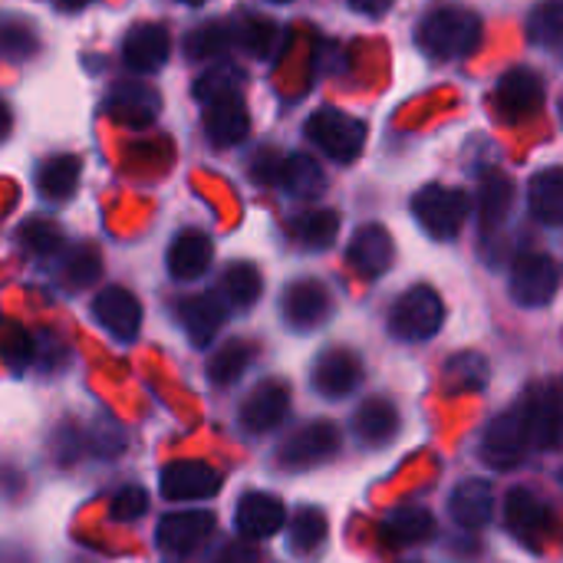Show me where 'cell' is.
<instances>
[{
	"instance_id": "1",
	"label": "cell",
	"mask_w": 563,
	"mask_h": 563,
	"mask_svg": "<svg viewBox=\"0 0 563 563\" xmlns=\"http://www.w3.org/2000/svg\"><path fill=\"white\" fill-rule=\"evenodd\" d=\"M419 46L432 59H465L482 46V16L462 3H435L419 20Z\"/></svg>"
},
{
	"instance_id": "2",
	"label": "cell",
	"mask_w": 563,
	"mask_h": 563,
	"mask_svg": "<svg viewBox=\"0 0 563 563\" xmlns=\"http://www.w3.org/2000/svg\"><path fill=\"white\" fill-rule=\"evenodd\" d=\"M442 320H445V303L439 290L419 284V287H409L396 300L389 313V333L402 343H422L442 330Z\"/></svg>"
},
{
	"instance_id": "3",
	"label": "cell",
	"mask_w": 563,
	"mask_h": 563,
	"mask_svg": "<svg viewBox=\"0 0 563 563\" xmlns=\"http://www.w3.org/2000/svg\"><path fill=\"white\" fill-rule=\"evenodd\" d=\"M468 195L445 185H426L412 198V214L422 224V231L435 241H452L462 224L468 221Z\"/></svg>"
},
{
	"instance_id": "4",
	"label": "cell",
	"mask_w": 563,
	"mask_h": 563,
	"mask_svg": "<svg viewBox=\"0 0 563 563\" xmlns=\"http://www.w3.org/2000/svg\"><path fill=\"white\" fill-rule=\"evenodd\" d=\"M307 139L333 162H353L366 145V125L340 109H317L307 119Z\"/></svg>"
},
{
	"instance_id": "5",
	"label": "cell",
	"mask_w": 563,
	"mask_h": 563,
	"mask_svg": "<svg viewBox=\"0 0 563 563\" xmlns=\"http://www.w3.org/2000/svg\"><path fill=\"white\" fill-rule=\"evenodd\" d=\"M528 445H531L528 412H525V406H518V409H511V412L498 416V419L485 429L482 445H478V455H482V462H485V465H492V468L505 472V468L521 465V459H525Z\"/></svg>"
},
{
	"instance_id": "6",
	"label": "cell",
	"mask_w": 563,
	"mask_h": 563,
	"mask_svg": "<svg viewBox=\"0 0 563 563\" xmlns=\"http://www.w3.org/2000/svg\"><path fill=\"white\" fill-rule=\"evenodd\" d=\"M511 297L521 307H548L561 287V267L551 254H521L511 267Z\"/></svg>"
},
{
	"instance_id": "7",
	"label": "cell",
	"mask_w": 563,
	"mask_h": 563,
	"mask_svg": "<svg viewBox=\"0 0 563 563\" xmlns=\"http://www.w3.org/2000/svg\"><path fill=\"white\" fill-rule=\"evenodd\" d=\"M340 449V429L333 422H310L297 429L277 452V465L284 472H310L330 462Z\"/></svg>"
},
{
	"instance_id": "8",
	"label": "cell",
	"mask_w": 563,
	"mask_h": 563,
	"mask_svg": "<svg viewBox=\"0 0 563 563\" xmlns=\"http://www.w3.org/2000/svg\"><path fill=\"white\" fill-rule=\"evenodd\" d=\"M330 307H333L330 290L313 277L294 280L284 290V300H280V313H284L287 327L297 330V333H310L313 327H320L330 317Z\"/></svg>"
},
{
	"instance_id": "9",
	"label": "cell",
	"mask_w": 563,
	"mask_h": 563,
	"mask_svg": "<svg viewBox=\"0 0 563 563\" xmlns=\"http://www.w3.org/2000/svg\"><path fill=\"white\" fill-rule=\"evenodd\" d=\"M106 109L122 125L148 129L158 119V112H162V96L148 82H142V79H119L109 89Z\"/></svg>"
},
{
	"instance_id": "10",
	"label": "cell",
	"mask_w": 563,
	"mask_h": 563,
	"mask_svg": "<svg viewBox=\"0 0 563 563\" xmlns=\"http://www.w3.org/2000/svg\"><path fill=\"white\" fill-rule=\"evenodd\" d=\"M498 109L505 119L511 122H525V119H534L541 109H544V82L534 69H508L498 82Z\"/></svg>"
},
{
	"instance_id": "11",
	"label": "cell",
	"mask_w": 563,
	"mask_h": 563,
	"mask_svg": "<svg viewBox=\"0 0 563 563\" xmlns=\"http://www.w3.org/2000/svg\"><path fill=\"white\" fill-rule=\"evenodd\" d=\"M393 257H396V244H393V234H389L383 224H363V228L350 238L346 261H350V267H353L363 280L383 277V274L393 267Z\"/></svg>"
},
{
	"instance_id": "12",
	"label": "cell",
	"mask_w": 563,
	"mask_h": 563,
	"mask_svg": "<svg viewBox=\"0 0 563 563\" xmlns=\"http://www.w3.org/2000/svg\"><path fill=\"white\" fill-rule=\"evenodd\" d=\"M92 317L99 320V327H106L119 343H132L139 336L142 327V303L135 294H129L125 287H106L96 294L92 300Z\"/></svg>"
},
{
	"instance_id": "13",
	"label": "cell",
	"mask_w": 563,
	"mask_h": 563,
	"mask_svg": "<svg viewBox=\"0 0 563 563\" xmlns=\"http://www.w3.org/2000/svg\"><path fill=\"white\" fill-rule=\"evenodd\" d=\"M221 492V475L205 462H172L162 468V495L168 501H205Z\"/></svg>"
},
{
	"instance_id": "14",
	"label": "cell",
	"mask_w": 563,
	"mask_h": 563,
	"mask_svg": "<svg viewBox=\"0 0 563 563\" xmlns=\"http://www.w3.org/2000/svg\"><path fill=\"white\" fill-rule=\"evenodd\" d=\"M505 525L525 548L541 551V544L551 531V511L541 498L518 488L505 498Z\"/></svg>"
},
{
	"instance_id": "15",
	"label": "cell",
	"mask_w": 563,
	"mask_h": 563,
	"mask_svg": "<svg viewBox=\"0 0 563 563\" xmlns=\"http://www.w3.org/2000/svg\"><path fill=\"white\" fill-rule=\"evenodd\" d=\"M172 33L165 23H139L122 40V59L132 73H155L168 63Z\"/></svg>"
},
{
	"instance_id": "16",
	"label": "cell",
	"mask_w": 563,
	"mask_h": 563,
	"mask_svg": "<svg viewBox=\"0 0 563 563\" xmlns=\"http://www.w3.org/2000/svg\"><path fill=\"white\" fill-rule=\"evenodd\" d=\"M360 379H363V363L353 350H343V346L327 350L313 366V389L323 399L350 396L360 386Z\"/></svg>"
},
{
	"instance_id": "17",
	"label": "cell",
	"mask_w": 563,
	"mask_h": 563,
	"mask_svg": "<svg viewBox=\"0 0 563 563\" xmlns=\"http://www.w3.org/2000/svg\"><path fill=\"white\" fill-rule=\"evenodd\" d=\"M287 406H290V389L280 379H267V383H261L244 399V406H241V429L247 435L271 432V429H277L284 422Z\"/></svg>"
},
{
	"instance_id": "18",
	"label": "cell",
	"mask_w": 563,
	"mask_h": 563,
	"mask_svg": "<svg viewBox=\"0 0 563 563\" xmlns=\"http://www.w3.org/2000/svg\"><path fill=\"white\" fill-rule=\"evenodd\" d=\"M214 531V515L211 511H178V515H165L158 521V548L165 554H191L198 551Z\"/></svg>"
},
{
	"instance_id": "19",
	"label": "cell",
	"mask_w": 563,
	"mask_h": 563,
	"mask_svg": "<svg viewBox=\"0 0 563 563\" xmlns=\"http://www.w3.org/2000/svg\"><path fill=\"white\" fill-rule=\"evenodd\" d=\"M247 129H251V115L238 92L221 96L205 106V135L211 139V145L231 148L247 139Z\"/></svg>"
},
{
	"instance_id": "20",
	"label": "cell",
	"mask_w": 563,
	"mask_h": 563,
	"mask_svg": "<svg viewBox=\"0 0 563 563\" xmlns=\"http://www.w3.org/2000/svg\"><path fill=\"white\" fill-rule=\"evenodd\" d=\"M178 317H181V327H185L191 346L195 350H208L211 340L218 336V330L224 327L228 300H221L218 294H198V297H188L178 307Z\"/></svg>"
},
{
	"instance_id": "21",
	"label": "cell",
	"mask_w": 563,
	"mask_h": 563,
	"mask_svg": "<svg viewBox=\"0 0 563 563\" xmlns=\"http://www.w3.org/2000/svg\"><path fill=\"white\" fill-rule=\"evenodd\" d=\"M284 521H287L284 501L267 492H247L234 511V525L244 538H271L284 528Z\"/></svg>"
},
{
	"instance_id": "22",
	"label": "cell",
	"mask_w": 563,
	"mask_h": 563,
	"mask_svg": "<svg viewBox=\"0 0 563 563\" xmlns=\"http://www.w3.org/2000/svg\"><path fill=\"white\" fill-rule=\"evenodd\" d=\"M353 432L366 449H386L399 435V412L389 399L373 396L353 416Z\"/></svg>"
},
{
	"instance_id": "23",
	"label": "cell",
	"mask_w": 563,
	"mask_h": 563,
	"mask_svg": "<svg viewBox=\"0 0 563 563\" xmlns=\"http://www.w3.org/2000/svg\"><path fill=\"white\" fill-rule=\"evenodd\" d=\"M449 511H452V521H455L459 528H465V531H482V528L495 518V495H492V485L482 482V478L462 482V485L452 492Z\"/></svg>"
},
{
	"instance_id": "24",
	"label": "cell",
	"mask_w": 563,
	"mask_h": 563,
	"mask_svg": "<svg viewBox=\"0 0 563 563\" xmlns=\"http://www.w3.org/2000/svg\"><path fill=\"white\" fill-rule=\"evenodd\" d=\"M214 261V247H211V238L201 234V231H181L172 247H168V274L175 280H198Z\"/></svg>"
},
{
	"instance_id": "25",
	"label": "cell",
	"mask_w": 563,
	"mask_h": 563,
	"mask_svg": "<svg viewBox=\"0 0 563 563\" xmlns=\"http://www.w3.org/2000/svg\"><path fill=\"white\" fill-rule=\"evenodd\" d=\"M528 412V429H531V445L538 449H554L563 439V409L554 393L534 389L525 402Z\"/></svg>"
},
{
	"instance_id": "26",
	"label": "cell",
	"mask_w": 563,
	"mask_h": 563,
	"mask_svg": "<svg viewBox=\"0 0 563 563\" xmlns=\"http://www.w3.org/2000/svg\"><path fill=\"white\" fill-rule=\"evenodd\" d=\"M274 185H280V188H284L287 195H294V198L310 201V198L323 195L327 175H323V168H320L317 158L297 152V155L280 158V168H277V181H274Z\"/></svg>"
},
{
	"instance_id": "27",
	"label": "cell",
	"mask_w": 563,
	"mask_h": 563,
	"mask_svg": "<svg viewBox=\"0 0 563 563\" xmlns=\"http://www.w3.org/2000/svg\"><path fill=\"white\" fill-rule=\"evenodd\" d=\"M511 205H515L511 178L501 175V172H485L482 185H478V221H482V231L485 234L498 231L508 221Z\"/></svg>"
},
{
	"instance_id": "28",
	"label": "cell",
	"mask_w": 563,
	"mask_h": 563,
	"mask_svg": "<svg viewBox=\"0 0 563 563\" xmlns=\"http://www.w3.org/2000/svg\"><path fill=\"white\" fill-rule=\"evenodd\" d=\"M435 538V518L426 508H402L383 525L386 548H416Z\"/></svg>"
},
{
	"instance_id": "29",
	"label": "cell",
	"mask_w": 563,
	"mask_h": 563,
	"mask_svg": "<svg viewBox=\"0 0 563 563\" xmlns=\"http://www.w3.org/2000/svg\"><path fill=\"white\" fill-rule=\"evenodd\" d=\"M528 205L541 224L563 228V168H544L531 178Z\"/></svg>"
},
{
	"instance_id": "30",
	"label": "cell",
	"mask_w": 563,
	"mask_h": 563,
	"mask_svg": "<svg viewBox=\"0 0 563 563\" xmlns=\"http://www.w3.org/2000/svg\"><path fill=\"white\" fill-rule=\"evenodd\" d=\"M79 158L76 155H53L36 172V188L46 201H69L79 185Z\"/></svg>"
},
{
	"instance_id": "31",
	"label": "cell",
	"mask_w": 563,
	"mask_h": 563,
	"mask_svg": "<svg viewBox=\"0 0 563 563\" xmlns=\"http://www.w3.org/2000/svg\"><path fill=\"white\" fill-rule=\"evenodd\" d=\"M261 290H264V280L251 261H238L221 274V297L234 310H251L261 300Z\"/></svg>"
},
{
	"instance_id": "32",
	"label": "cell",
	"mask_w": 563,
	"mask_h": 563,
	"mask_svg": "<svg viewBox=\"0 0 563 563\" xmlns=\"http://www.w3.org/2000/svg\"><path fill=\"white\" fill-rule=\"evenodd\" d=\"M294 238L310 247V251H323L336 241L340 234V214L330 211V208H317V211H307V214H297L294 218Z\"/></svg>"
},
{
	"instance_id": "33",
	"label": "cell",
	"mask_w": 563,
	"mask_h": 563,
	"mask_svg": "<svg viewBox=\"0 0 563 563\" xmlns=\"http://www.w3.org/2000/svg\"><path fill=\"white\" fill-rule=\"evenodd\" d=\"M327 531H330V525H327V515L320 508H310V505L297 508L290 518V551L300 558L320 551L327 541Z\"/></svg>"
},
{
	"instance_id": "34",
	"label": "cell",
	"mask_w": 563,
	"mask_h": 563,
	"mask_svg": "<svg viewBox=\"0 0 563 563\" xmlns=\"http://www.w3.org/2000/svg\"><path fill=\"white\" fill-rule=\"evenodd\" d=\"M251 360H254V346L251 343H244V340H231V343H224L214 356H211V363H208V379L214 383V386H234L244 373H247V366H251Z\"/></svg>"
},
{
	"instance_id": "35",
	"label": "cell",
	"mask_w": 563,
	"mask_h": 563,
	"mask_svg": "<svg viewBox=\"0 0 563 563\" xmlns=\"http://www.w3.org/2000/svg\"><path fill=\"white\" fill-rule=\"evenodd\" d=\"M442 379H445V393L452 396L475 393L488 383V363L478 353H459L445 363Z\"/></svg>"
},
{
	"instance_id": "36",
	"label": "cell",
	"mask_w": 563,
	"mask_h": 563,
	"mask_svg": "<svg viewBox=\"0 0 563 563\" xmlns=\"http://www.w3.org/2000/svg\"><path fill=\"white\" fill-rule=\"evenodd\" d=\"M528 40L538 46H563V0H541L528 20Z\"/></svg>"
},
{
	"instance_id": "37",
	"label": "cell",
	"mask_w": 563,
	"mask_h": 563,
	"mask_svg": "<svg viewBox=\"0 0 563 563\" xmlns=\"http://www.w3.org/2000/svg\"><path fill=\"white\" fill-rule=\"evenodd\" d=\"M231 40H234V33L224 23H205L188 33L185 49L191 59H211V56H221L231 46Z\"/></svg>"
},
{
	"instance_id": "38",
	"label": "cell",
	"mask_w": 563,
	"mask_h": 563,
	"mask_svg": "<svg viewBox=\"0 0 563 563\" xmlns=\"http://www.w3.org/2000/svg\"><path fill=\"white\" fill-rule=\"evenodd\" d=\"M20 241L30 254L36 257H49L63 247V231L53 224V221H43V218H33L20 228Z\"/></svg>"
},
{
	"instance_id": "39",
	"label": "cell",
	"mask_w": 563,
	"mask_h": 563,
	"mask_svg": "<svg viewBox=\"0 0 563 563\" xmlns=\"http://www.w3.org/2000/svg\"><path fill=\"white\" fill-rule=\"evenodd\" d=\"M238 69L234 66H221V69H214V73H208V76H201L198 82H195V96L208 106V102H214V99H221V96H231V92H238Z\"/></svg>"
},
{
	"instance_id": "40",
	"label": "cell",
	"mask_w": 563,
	"mask_h": 563,
	"mask_svg": "<svg viewBox=\"0 0 563 563\" xmlns=\"http://www.w3.org/2000/svg\"><path fill=\"white\" fill-rule=\"evenodd\" d=\"M102 264H99V254L92 247H79L69 254L66 261V284L69 287H89L96 277H99Z\"/></svg>"
},
{
	"instance_id": "41",
	"label": "cell",
	"mask_w": 563,
	"mask_h": 563,
	"mask_svg": "<svg viewBox=\"0 0 563 563\" xmlns=\"http://www.w3.org/2000/svg\"><path fill=\"white\" fill-rule=\"evenodd\" d=\"M234 36L244 43V49H247V53H254V56H264V53L271 49L274 36H277V26H274V20L247 16V23H244V26H241Z\"/></svg>"
},
{
	"instance_id": "42",
	"label": "cell",
	"mask_w": 563,
	"mask_h": 563,
	"mask_svg": "<svg viewBox=\"0 0 563 563\" xmlns=\"http://www.w3.org/2000/svg\"><path fill=\"white\" fill-rule=\"evenodd\" d=\"M148 511V495L139 485H125L115 498H112V518L115 521H139Z\"/></svg>"
},
{
	"instance_id": "43",
	"label": "cell",
	"mask_w": 563,
	"mask_h": 563,
	"mask_svg": "<svg viewBox=\"0 0 563 563\" xmlns=\"http://www.w3.org/2000/svg\"><path fill=\"white\" fill-rule=\"evenodd\" d=\"M3 353H7V366L13 373H20L30 360H33V340L26 330H20L16 323L7 327V340H3Z\"/></svg>"
},
{
	"instance_id": "44",
	"label": "cell",
	"mask_w": 563,
	"mask_h": 563,
	"mask_svg": "<svg viewBox=\"0 0 563 563\" xmlns=\"http://www.w3.org/2000/svg\"><path fill=\"white\" fill-rule=\"evenodd\" d=\"M3 49H7V56H13V59H20V56H33L36 53V36H33V30L30 26H23L20 20H10V23H3Z\"/></svg>"
},
{
	"instance_id": "45",
	"label": "cell",
	"mask_w": 563,
	"mask_h": 563,
	"mask_svg": "<svg viewBox=\"0 0 563 563\" xmlns=\"http://www.w3.org/2000/svg\"><path fill=\"white\" fill-rule=\"evenodd\" d=\"M350 7L363 16H383L393 7V0H350Z\"/></svg>"
},
{
	"instance_id": "46",
	"label": "cell",
	"mask_w": 563,
	"mask_h": 563,
	"mask_svg": "<svg viewBox=\"0 0 563 563\" xmlns=\"http://www.w3.org/2000/svg\"><path fill=\"white\" fill-rule=\"evenodd\" d=\"M59 3V10H82L89 0H56Z\"/></svg>"
},
{
	"instance_id": "47",
	"label": "cell",
	"mask_w": 563,
	"mask_h": 563,
	"mask_svg": "<svg viewBox=\"0 0 563 563\" xmlns=\"http://www.w3.org/2000/svg\"><path fill=\"white\" fill-rule=\"evenodd\" d=\"M181 3H191V7H201L205 0H181Z\"/></svg>"
},
{
	"instance_id": "48",
	"label": "cell",
	"mask_w": 563,
	"mask_h": 563,
	"mask_svg": "<svg viewBox=\"0 0 563 563\" xmlns=\"http://www.w3.org/2000/svg\"><path fill=\"white\" fill-rule=\"evenodd\" d=\"M271 3H290V0H271Z\"/></svg>"
},
{
	"instance_id": "49",
	"label": "cell",
	"mask_w": 563,
	"mask_h": 563,
	"mask_svg": "<svg viewBox=\"0 0 563 563\" xmlns=\"http://www.w3.org/2000/svg\"><path fill=\"white\" fill-rule=\"evenodd\" d=\"M561 115H563V109H561Z\"/></svg>"
}]
</instances>
